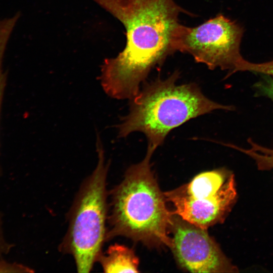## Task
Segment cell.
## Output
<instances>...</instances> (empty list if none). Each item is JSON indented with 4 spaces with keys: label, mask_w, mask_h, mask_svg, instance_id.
I'll use <instances>...</instances> for the list:
<instances>
[{
    "label": "cell",
    "mask_w": 273,
    "mask_h": 273,
    "mask_svg": "<svg viewBox=\"0 0 273 273\" xmlns=\"http://www.w3.org/2000/svg\"><path fill=\"white\" fill-rule=\"evenodd\" d=\"M113 8L126 29L123 50L105 64L101 83L108 96L131 99L150 72L174 53L173 31L182 13L174 0H114Z\"/></svg>",
    "instance_id": "1"
},
{
    "label": "cell",
    "mask_w": 273,
    "mask_h": 273,
    "mask_svg": "<svg viewBox=\"0 0 273 273\" xmlns=\"http://www.w3.org/2000/svg\"><path fill=\"white\" fill-rule=\"evenodd\" d=\"M155 150L148 146L144 159L128 167L122 181L109 192L106 241L122 236L151 247L171 246L173 213L151 169Z\"/></svg>",
    "instance_id": "2"
},
{
    "label": "cell",
    "mask_w": 273,
    "mask_h": 273,
    "mask_svg": "<svg viewBox=\"0 0 273 273\" xmlns=\"http://www.w3.org/2000/svg\"><path fill=\"white\" fill-rule=\"evenodd\" d=\"M179 72L166 79L145 81L138 94L130 99L129 112L118 125L119 136L143 133L148 146L156 149L169 132L187 121L215 110L232 111V106L216 103L207 98L194 83H176Z\"/></svg>",
    "instance_id": "3"
},
{
    "label": "cell",
    "mask_w": 273,
    "mask_h": 273,
    "mask_svg": "<svg viewBox=\"0 0 273 273\" xmlns=\"http://www.w3.org/2000/svg\"><path fill=\"white\" fill-rule=\"evenodd\" d=\"M98 162L92 173L81 184L68 214V227L59 249L74 258L78 272H89L106 241L109 163L97 135Z\"/></svg>",
    "instance_id": "4"
},
{
    "label": "cell",
    "mask_w": 273,
    "mask_h": 273,
    "mask_svg": "<svg viewBox=\"0 0 273 273\" xmlns=\"http://www.w3.org/2000/svg\"><path fill=\"white\" fill-rule=\"evenodd\" d=\"M164 194L173 206V214L205 230L223 222L237 199L235 176L223 168L200 173Z\"/></svg>",
    "instance_id": "5"
},
{
    "label": "cell",
    "mask_w": 273,
    "mask_h": 273,
    "mask_svg": "<svg viewBox=\"0 0 273 273\" xmlns=\"http://www.w3.org/2000/svg\"><path fill=\"white\" fill-rule=\"evenodd\" d=\"M243 32L239 24L218 14L195 27L179 23L173 31L171 46L174 53L189 54L210 70L228 71L229 77L243 58L240 47Z\"/></svg>",
    "instance_id": "6"
},
{
    "label": "cell",
    "mask_w": 273,
    "mask_h": 273,
    "mask_svg": "<svg viewBox=\"0 0 273 273\" xmlns=\"http://www.w3.org/2000/svg\"><path fill=\"white\" fill-rule=\"evenodd\" d=\"M206 230L173 214L170 248L178 264L192 272H238Z\"/></svg>",
    "instance_id": "7"
},
{
    "label": "cell",
    "mask_w": 273,
    "mask_h": 273,
    "mask_svg": "<svg viewBox=\"0 0 273 273\" xmlns=\"http://www.w3.org/2000/svg\"><path fill=\"white\" fill-rule=\"evenodd\" d=\"M97 261L106 273L139 272V261L133 250L117 243L101 253Z\"/></svg>",
    "instance_id": "8"
},
{
    "label": "cell",
    "mask_w": 273,
    "mask_h": 273,
    "mask_svg": "<svg viewBox=\"0 0 273 273\" xmlns=\"http://www.w3.org/2000/svg\"><path fill=\"white\" fill-rule=\"evenodd\" d=\"M247 142L250 146L248 149H244L234 144L225 145L252 159L255 161L258 169L260 170L273 169V149L260 145L250 138L247 140Z\"/></svg>",
    "instance_id": "9"
},
{
    "label": "cell",
    "mask_w": 273,
    "mask_h": 273,
    "mask_svg": "<svg viewBox=\"0 0 273 273\" xmlns=\"http://www.w3.org/2000/svg\"><path fill=\"white\" fill-rule=\"evenodd\" d=\"M238 71H249L273 76V60L255 63L243 58L237 64L234 73Z\"/></svg>",
    "instance_id": "10"
},
{
    "label": "cell",
    "mask_w": 273,
    "mask_h": 273,
    "mask_svg": "<svg viewBox=\"0 0 273 273\" xmlns=\"http://www.w3.org/2000/svg\"><path fill=\"white\" fill-rule=\"evenodd\" d=\"M33 270L22 264L10 262L0 259V273L6 272H31Z\"/></svg>",
    "instance_id": "11"
},
{
    "label": "cell",
    "mask_w": 273,
    "mask_h": 273,
    "mask_svg": "<svg viewBox=\"0 0 273 273\" xmlns=\"http://www.w3.org/2000/svg\"><path fill=\"white\" fill-rule=\"evenodd\" d=\"M6 49L5 47L0 45V113L7 80V74L3 69V60Z\"/></svg>",
    "instance_id": "12"
},
{
    "label": "cell",
    "mask_w": 273,
    "mask_h": 273,
    "mask_svg": "<svg viewBox=\"0 0 273 273\" xmlns=\"http://www.w3.org/2000/svg\"><path fill=\"white\" fill-rule=\"evenodd\" d=\"M256 87L262 94L273 100V79L268 78L263 82L258 83Z\"/></svg>",
    "instance_id": "13"
}]
</instances>
